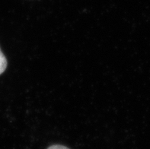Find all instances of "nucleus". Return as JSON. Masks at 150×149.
I'll list each match as a JSON object with an SVG mask.
<instances>
[{
    "label": "nucleus",
    "mask_w": 150,
    "mask_h": 149,
    "mask_svg": "<svg viewBox=\"0 0 150 149\" xmlns=\"http://www.w3.org/2000/svg\"><path fill=\"white\" fill-rule=\"evenodd\" d=\"M7 67V59L0 49V75L5 72Z\"/></svg>",
    "instance_id": "obj_1"
},
{
    "label": "nucleus",
    "mask_w": 150,
    "mask_h": 149,
    "mask_svg": "<svg viewBox=\"0 0 150 149\" xmlns=\"http://www.w3.org/2000/svg\"><path fill=\"white\" fill-rule=\"evenodd\" d=\"M47 149H69V148L66 147V146L59 145H52L50 146V147H49Z\"/></svg>",
    "instance_id": "obj_2"
}]
</instances>
